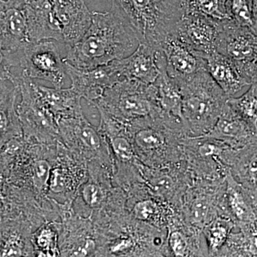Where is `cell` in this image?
<instances>
[{"label":"cell","mask_w":257,"mask_h":257,"mask_svg":"<svg viewBox=\"0 0 257 257\" xmlns=\"http://www.w3.org/2000/svg\"><path fill=\"white\" fill-rule=\"evenodd\" d=\"M140 42L133 30L112 11L92 13L84 35L67 45L64 62L79 69H91L121 60L133 53Z\"/></svg>","instance_id":"6da1fadb"},{"label":"cell","mask_w":257,"mask_h":257,"mask_svg":"<svg viewBox=\"0 0 257 257\" xmlns=\"http://www.w3.org/2000/svg\"><path fill=\"white\" fill-rule=\"evenodd\" d=\"M140 43L160 48L184 15V0H111V9Z\"/></svg>","instance_id":"7a4b0ae2"},{"label":"cell","mask_w":257,"mask_h":257,"mask_svg":"<svg viewBox=\"0 0 257 257\" xmlns=\"http://www.w3.org/2000/svg\"><path fill=\"white\" fill-rule=\"evenodd\" d=\"M177 82L182 95L184 124L207 133L221 114L227 96L206 69Z\"/></svg>","instance_id":"3957f363"},{"label":"cell","mask_w":257,"mask_h":257,"mask_svg":"<svg viewBox=\"0 0 257 257\" xmlns=\"http://www.w3.org/2000/svg\"><path fill=\"white\" fill-rule=\"evenodd\" d=\"M58 143L40 144L25 140L23 150L7 176L10 184L31 193L44 206L50 204L47 198V185L57 157Z\"/></svg>","instance_id":"277c9868"},{"label":"cell","mask_w":257,"mask_h":257,"mask_svg":"<svg viewBox=\"0 0 257 257\" xmlns=\"http://www.w3.org/2000/svg\"><path fill=\"white\" fill-rule=\"evenodd\" d=\"M92 105L126 122L160 115L152 84L135 79H124L115 83Z\"/></svg>","instance_id":"5b68a950"},{"label":"cell","mask_w":257,"mask_h":257,"mask_svg":"<svg viewBox=\"0 0 257 257\" xmlns=\"http://www.w3.org/2000/svg\"><path fill=\"white\" fill-rule=\"evenodd\" d=\"M52 201L59 216L61 256H96L100 241L92 219L77 214L72 202L60 204Z\"/></svg>","instance_id":"8992f818"},{"label":"cell","mask_w":257,"mask_h":257,"mask_svg":"<svg viewBox=\"0 0 257 257\" xmlns=\"http://www.w3.org/2000/svg\"><path fill=\"white\" fill-rule=\"evenodd\" d=\"M32 79L20 77L18 80L20 101L17 111L25 141L56 144L60 141L57 121L39 102L32 89Z\"/></svg>","instance_id":"52a82bcc"},{"label":"cell","mask_w":257,"mask_h":257,"mask_svg":"<svg viewBox=\"0 0 257 257\" xmlns=\"http://www.w3.org/2000/svg\"><path fill=\"white\" fill-rule=\"evenodd\" d=\"M88 177L87 161L61 143L51 170L47 198L60 204L73 202L79 187Z\"/></svg>","instance_id":"ba28073f"},{"label":"cell","mask_w":257,"mask_h":257,"mask_svg":"<svg viewBox=\"0 0 257 257\" xmlns=\"http://www.w3.org/2000/svg\"><path fill=\"white\" fill-rule=\"evenodd\" d=\"M216 52L233 61L251 82L257 81V32L233 20L222 22Z\"/></svg>","instance_id":"9c48e42d"},{"label":"cell","mask_w":257,"mask_h":257,"mask_svg":"<svg viewBox=\"0 0 257 257\" xmlns=\"http://www.w3.org/2000/svg\"><path fill=\"white\" fill-rule=\"evenodd\" d=\"M19 69L22 77L47 81L55 88H63L67 75L58 47L50 40L25 47L21 51Z\"/></svg>","instance_id":"30bf717a"},{"label":"cell","mask_w":257,"mask_h":257,"mask_svg":"<svg viewBox=\"0 0 257 257\" xmlns=\"http://www.w3.org/2000/svg\"><path fill=\"white\" fill-rule=\"evenodd\" d=\"M57 126L61 143L87 162L97 161L104 164L109 160L105 139L84 114L60 119Z\"/></svg>","instance_id":"8fae6325"},{"label":"cell","mask_w":257,"mask_h":257,"mask_svg":"<svg viewBox=\"0 0 257 257\" xmlns=\"http://www.w3.org/2000/svg\"><path fill=\"white\" fill-rule=\"evenodd\" d=\"M50 3L57 42L73 45L89 28L92 13L84 0H50Z\"/></svg>","instance_id":"7c38bea8"},{"label":"cell","mask_w":257,"mask_h":257,"mask_svg":"<svg viewBox=\"0 0 257 257\" xmlns=\"http://www.w3.org/2000/svg\"><path fill=\"white\" fill-rule=\"evenodd\" d=\"M114 63L121 79H135L145 84H153L166 67L161 49L145 43L139 44L133 53Z\"/></svg>","instance_id":"4fadbf2b"},{"label":"cell","mask_w":257,"mask_h":257,"mask_svg":"<svg viewBox=\"0 0 257 257\" xmlns=\"http://www.w3.org/2000/svg\"><path fill=\"white\" fill-rule=\"evenodd\" d=\"M223 21L198 14H184L173 32L186 45L207 57L216 51Z\"/></svg>","instance_id":"5bb4252c"},{"label":"cell","mask_w":257,"mask_h":257,"mask_svg":"<svg viewBox=\"0 0 257 257\" xmlns=\"http://www.w3.org/2000/svg\"><path fill=\"white\" fill-rule=\"evenodd\" d=\"M66 73L71 80V88L92 104L115 83L121 80L114 61L91 69H79L64 62Z\"/></svg>","instance_id":"9a60e30c"},{"label":"cell","mask_w":257,"mask_h":257,"mask_svg":"<svg viewBox=\"0 0 257 257\" xmlns=\"http://www.w3.org/2000/svg\"><path fill=\"white\" fill-rule=\"evenodd\" d=\"M165 59L166 72L171 78L183 80L206 69V57L186 45L171 32L161 43Z\"/></svg>","instance_id":"2e32d148"},{"label":"cell","mask_w":257,"mask_h":257,"mask_svg":"<svg viewBox=\"0 0 257 257\" xmlns=\"http://www.w3.org/2000/svg\"><path fill=\"white\" fill-rule=\"evenodd\" d=\"M30 44L23 0H0V47L18 52Z\"/></svg>","instance_id":"e0dca14e"},{"label":"cell","mask_w":257,"mask_h":257,"mask_svg":"<svg viewBox=\"0 0 257 257\" xmlns=\"http://www.w3.org/2000/svg\"><path fill=\"white\" fill-rule=\"evenodd\" d=\"M36 228L25 215L0 221V256H35L31 235Z\"/></svg>","instance_id":"ac0fdd59"},{"label":"cell","mask_w":257,"mask_h":257,"mask_svg":"<svg viewBox=\"0 0 257 257\" xmlns=\"http://www.w3.org/2000/svg\"><path fill=\"white\" fill-rule=\"evenodd\" d=\"M32 89L39 102L55 121L83 114L81 97L72 88H50L32 82Z\"/></svg>","instance_id":"d6986e66"},{"label":"cell","mask_w":257,"mask_h":257,"mask_svg":"<svg viewBox=\"0 0 257 257\" xmlns=\"http://www.w3.org/2000/svg\"><path fill=\"white\" fill-rule=\"evenodd\" d=\"M206 69L228 98L244 92L253 82L243 75L233 61L216 51L206 57Z\"/></svg>","instance_id":"ffe728a7"},{"label":"cell","mask_w":257,"mask_h":257,"mask_svg":"<svg viewBox=\"0 0 257 257\" xmlns=\"http://www.w3.org/2000/svg\"><path fill=\"white\" fill-rule=\"evenodd\" d=\"M19 87L8 80H0V147L12 139L23 137L17 111Z\"/></svg>","instance_id":"44dd1931"},{"label":"cell","mask_w":257,"mask_h":257,"mask_svg":"<svg viewBox=\"0 0 257 257\" xmlns=\"http://www.w3.org/2000/svg\"><path fill=\"white\" fill-rule=\"evenodd\" d=\"M152 84L160 114L165 119L174 120L184 124L180 87L178 82L167 74L166 67L162 69L160 75Z\"/></svg>","instance_id":"7402d4cb"},{"label":"cell","mask_w":257,"mask_h":257,"mask_svg":"<svg viewBox=\"0 0 257 257\" xmlns=\"http://www.w3.org/2000/svg\"><path fill=\"white\" fill-rule=\"evenodd\" d=\"M23 6L31 43L47 40L57 41L52 28L50 0H23Z\"/></svg>","instance_id":"603a6c76"},{"label":"cell","mask_w":257,"mask_h":257,"mask_svg":"<svg viewBox=\"0 0 257 257\" xmlns=\"http://www.w3.org/2000/svg\"><path fill=\"white\" fill-rule=\"evenodd\" d=\"M256 128L250 126L235 114L226 102L215 124L204 135V137L224 140H241L249 137L250 134Z\"/></svg>","instance_id":"cb8c5ba5"},{"label":"cell","mask_w":257,"mask_h":257,"mask_svg":"<svg viewBox=\"0 0 257 257\" xmlns=\"http://www.w3.org/2000/svg\"><path fill=\"white\" fill-rule=\"evenodd\" d=\"M30 205L28 193L10 184L0 174V221L26 214Z\"/></svg>","instance_id":"d4e9b609"},{"label":"cell","mask_w":257,"mask_h":257,"mask_svg":"<svg viewBox=\"0 0 257 257\" xmlns=\"http://www.w3.org/2000/svg\"><path fill=\"white\" fill-rule=\"evenodd\" d=\"M31 241L35 256H61L58 221L49 220L32 231Z\"/></svg>","instance_id":"484cf974"},{"label":"cell","mask_w":257,"mask_h":257,"mask_svg":"<svg viewBox=\"0 0 257 257\" xmlns=\"http://www.w3.org/2000/svg\"><path fill=\"white\" fill-rule=\"evenodd\" d=\"M256 96L257 81H255L241 95L226 99L230 109L254 128H256Z\"/></svg>","instance_id":"4316f807"},{"label":"cell","mask_w":257,"mask_h":257,"mask_svg":"<svg viewBox=\"0 0 257 257\" xmlns=\"http://www.w3.org/2000/svg\"><path fill=\"white\" fill-rule=\"evenodd\" d=\"M228 0H184V14H198L207 18L225 21L231 20Z\"/></svg>","instance_id":"83f0119b"},{"label":"cell","mask_w":257,"mask_h":257,"mask_svg":"<svg viewBox=\"0 0 257 257\" xmlns=\"http://www.w3.org/2000/svg\"><path fill=\"white\" fill-rule=\"evenodd\" d=\"M231 20L257 32L256 0H228Z\"/></svg>","instance_id":"f1b7e54d"},{"label":"cell","mask_w":257,"mask_h":257,"mask_svg":"<svg viewBox=\"0 0 257 257\" xmlns=\"http://www.w3.org/2000/svg\"><path fill=\"white\" fill-rule=\"evenodd\" d=\"M21 51L12 52L0 47V80H8L17 85L19 77L15 69L20 67Z\"/></svg>","instance_id":"f546056e"},{"label":"cell","mask_w":257,"mask_h":257,"mask_svg":"<svg viewBox=\"0 0 257 257\" xmlns=\"http://www.w3.org/2000/svg\"><path fill=\"white\" fill-rule=\"evenodd\" d=\"M231 229L228 221L223 219L214 221L207 229L209 247L213 251H217L224 244Z\"/></svg>","instance_id":"4dcf8cb0"},{"label":"cell","mask_w":257,"mask_h":257,"mask_svg":"<svg viewBox=\"0 0 257 257\" xmlns=\"http://www.w3.org/2000/svg\"><path fill=\"white\" fill-rule=\"evenodd\" d=\"M156 207L152 201H141L136 203L133 209L135 219L139 220H149L155 214Z\"/></svg>","instance_id":"1f68e13d"},{"label":"cell","mask_w":257,"mask_h":257,"mask_svg":"<svg viewBox=\"0 0 257 257\" xmlns=\"http://www.w3.org/2000/svg\"><path fill=\"white\" fill-rule=\"evenodd\" d=\"M170 246L177 256H185L187 243L185 236L179 231H174L170 234Z\"/></svg>","instance_id":"d6a6232c"},{"label":"cell","mask_w":257,"mask_h":257,"mask_svg":"<svg viewBox=\"0 0 257 257\" xmlns=\"http://www.w3.org/2000/svg\"><path fill=\"white\" fill-rule=\"evenodd\" d=\"M230 204L235 215L243 219L247 215L248 208L241 194L237 192H230Z\"/></svg>","instance_id":"836d02e7"},{"label":"cell","mask_w":257,"mask_h":257,"mask_svg":"<svg viewBox=\"0 0 257 257\" xmlns=\"http://www.w3.org/2000/svg\"><path fill=\"white\" fill-rule=\"evenodd\" d=\"M209 211V207L207 201L205 199H198L192 205L191 214L194 220L197 222H202L207 218Z\"/></svg>","instance_id":"e575fe53"},{"label":"cell","mask_w":257,"mask_h":257,"mask_svg":"<svg viewBox=\"0 0 257 257\" xmlns=\"http://www.w3.org/2000/svg\"><path fill=\"white\" fill-rule=\"evenodd\" d=\"M221 152V149L214 144L204 143L199 148V153L204 157H210L216 155Z\"/></svg>","instance_id":"d590c367"}]
</instances>
